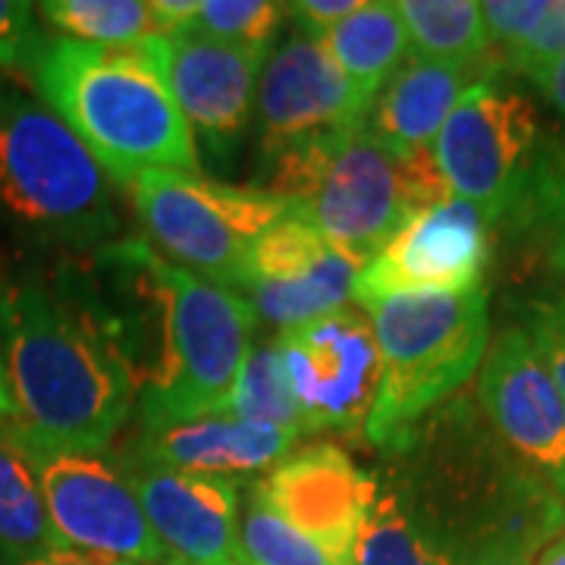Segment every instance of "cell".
I'll list each match as a JSON object with an SVG mask.
<instances>
[{"mask_svg": "<svg viewBox=\"0 0 565 565\" xmlns=\"http://www.w3.org/2000/svg\"><path fill=\"white\" fill-rule=\"evenodd\" d=\"M352 565H459L446 544L399 500L396 490H377L367 509Z\"/></svg>", "mask_w": 565, "mask_h": 565, "instance_id": "obj_24", "label": "cell"}, {"mask_svg": "<svg viewBox=\"0 0 565 565\" xmlns=\"http://www.w3.org/2000/svg\"><path fill=\"white\" fill-rule=\"evenodd\" d=\"M61 537L51 525L39 475L10 434H0V556L25 565L57 550Z\"/></svg>", "mask_w": 565, "mask_h": 565, "instance_id": "obj_20", "label": "cell"}, {"mask_svg": "<svg viewBox=\"0 0 565 565\" xmlns=\"http://www.w3.org/2000/svg\"><path fill=\"white\" fill-rule=\"evenodd\" d=\"M534 233L546 264L565 274V163H544L515 214Z\"/></svg>", "mask_w": 565, "mask_h": 565, "instance_id": "obj_30", "label": "cell"}, {"mask_svg": "<svg viewBox=\"0 0 565 565\" xmlns=\"http://www.w3.org/2000/svg\"><path fill=\"white\" fill-rule=\"evenodd\" d=\"M25 565H145L132 559H117V556H102V553H82V550H66L57 546L51 553H44L39 559H29Z\"/></svg>", "mask_w": 565, "mask_h": 565, "instance_id": "obj_36", "label": "cell"}, {"mask_svg": "<svg viewBox=\"0 0 565 565\" xmlns=\"http://www.w3.org/2000/svg\"><path fill=\"white\" fill-rule=\"evenodd\" d=\"M333 252L321 233L299 214L274 223L252 243L248 252V282L299 280L311 274ZM245 292V289H243Z\"/></svg>", "mask_w": 565, "mask_h": 565, "instance_id": "obj_28", "label": "cell"}, {"mask_svg": "<svg viewBox=\"0 0 565 565\" xmlns=\"http://www.w3.org/2000/svg\"><path fill=\"white\" fill-rule=\"evenodd\" d=\"M262 170L270 195L296 204L302 221L362 267L408 217L452 199L430 148L399 151L364 122L289 148Z\"/></svg>", "mask_w": 565, "mask_h": 565, "instance_id": "obj_2", "label": "cell"}, {"mask_svg": "<svg viewBox=\"0 0 565 565\" xmlns=\"http://www.w3.org/2000/svg\"><path fill=\"white\" fill-rule=\"evenodd\" d=\"M305 427L364 430L381 386V349L362 308H340L318 321L280 330L274 343Z\"/></svg>", "mask_w": 565, "mask_h": 565, "instance_id": "obj_10", "label": "cell"}, {"mask_svg": "<svg viewBox=\"0 0 565 565\" xmlns=\"http://www.w3.org/2000/svg\"><path fill=\"white\" fill-rule=\"evenodd\" d=\"M550 537L537 534H493L465 553L459 565H534V556Z\"/></svg>", "mask_w": 565, "mask_h": 565, "instance_id": "obj_33", "label": "cell"}, {"mask_svg": "<svg viewBox=\"0 0 565 565\" xmlns=\"http://www.w3.org/2000/svg\"><path fill=\"white\" fill-rule=\"evenodd\" d=\"M139 54L207 154L221 163L230 161L255 117L262 54L207 39L202 32L151 35L139 44Z\"/></svg>", "mask_w": 565, "mask_h": 565, "instance_id": "obj_11", "label": "cell"}, {"mask_svg": "<svg viewBox=\"0 0 565 565\" xmlns=\"http://www.w3.org/2000/svg\"><path fill=\"white\" fill-rule=\"evenodd\" d=\"M534 565H565V527L541 546V553L534 556Z\"/></svg>", "mask_w": 565, "mask_h": 565, "instance_id": "obj_37", "label": "cell"}, {"mask_svg": "<svg viewBox=\"0 0 565 565\" xmlns=\"http://www.w3.org/2000/svg\"><path fill=\"white\" fill-rule=\"evenodd\" d=\"M3 292V286H0ZM13 430V399H10V390H7V374H3V352H0V434H10Z\"/></svg>", "mask_w": 565, "mask_h": 565, "instance_id": "obj_38", "label": "cell"}, {"mask_svg": "<svg viewBox=\"0 0 565 565\" xmlns=\"http://www.w3.org/2000/svg\"><path fill=\"white\" fill-rule=\"evenodd\" d=\"M289 20L286 3L264 0H204L189 32H202L207 39L243 47L267 57L280 41L282 22Z\"/></svg>", "mask_w": 565, "mask_h": 565, "instance_id": "obj_29", "label": "cell"}, {"mask_svg": "<svg viewBox=\"0 0 565 565\" xmlns=\"http://www.w3.org/2000/svg\"><path fill=\"white\" fill-rule=\"evenodd\" d=\"M362 264H355L345 252L333 248L311 274L299 280L282 282H248L245 302L255 308L264 321L277 323L280 330L299 323L318 321L323 315H333L352 299V282Z\"/></svg>", "mask_w": 565, "mask_h": 565, "instance_id": "obj_22", "label": "cell"}, {"mask_svg": "<svg viewBox=\"0 0 565 565\" xmlns=\"http://www.w3.org/2000/svg\"><path fill=\"white\" fill-rule=\"evenodd\" d=\"M321 41L364 110L374 107L381 88L393 79L412 47L399 7L390 0H362V7L323 32Z\"/></svg>", "mask_w": 565, "mask_h": 565, "instance_id": "obj_19", "label": "cell"}, {"mask_svg": "<svg viewBox=\"0 0 565 565\" xmlns=\"http://www.w3.org/2000/svg\"><path fill=\"white\" fill-rule=\"evenodd\" d=\"M39 17L66 41L95 47H136L158 35L151 7L141 0H44Z\"/></svg>", "mask_w": 565, "mask_h": 565, "instance_id": "obj_25", "label": "cell"}, {"mask_svg": "<svg viewBox=\"0 0 565 565\" xmlns=\"http://www.w3.org/2000/svg\"><path fill=\"white\" fill-rule=\"evenodd\" d=\"M481 13L512 73L527 76L565 57V0H487Z\"/></svg>", "mask_w": 565, "mask_h": 565, "instance_id": "obj_23", "label": "cell"}, {"mask_svg": "<svg viewBox=\"0 0 565 565\" xmlns=\"http://www.w3.org/2000/svg\"><path fill=\"white\" fill-rule=\"evenodd\" d=\"M408 32V44L418 57L440 63H462V66H487L497 70L500 63L490 61L493 41L487 32L481 3L475 0H403L396 3Z\"/></svg>", "mask_w": 565, "mask_h": 565, "instance_id": "obj_21", "label": "cell"}, {"mask_svg": "<svg viewBox=\"0 0 565 565\" xmlns=\"http://www.w3.org/2000/svg\"><path fill=\"white\" fill-rule=\"evenodd\" d=\"M490 223L478 207L446 199L418 211L352 282L359 308L390 296H452L484 286Z\"/></svg>", "mask_w": 565, "mask_h": 565, "instance_id": "obj_12", "label": "cell"}, {"mask_svg": "<svg viewBox=\"0 0 565 565\" xmlns=\"http://www.w3.org/2000/svg\"><path fill=\"white\" fill-rule=\"evenodd\" d=\"M258 487L289 525L343 565H352L359 527L381 490L374 475L362 471L333 444L305 446L286 456Z\"/></svg>", "mask_w": 565, "mask_h": 565, "instance_id": "obj_16", "label": "cell"}, {"mask_svg": "<svg viewBox=\"0 0 565 565\" xmlns=\"http://www.w3.org/2000/svg\"><path fill=\"white\" fill-rule=\"evenodd\" d=\"M452 199L481 211L490 226L525 204L541 170V117L525 92L475 82L430 145Z\"/></svg>", "mask_w": 565, "mask_h": 565, "instance_id": "obj_8", "label": "cell"}, {"mask_svg": "<svg viewBox=\"0 0 565 565\" xmlns=\"http://www.w3.org/2000/svg\"><path fill=\"white\" fill-rule=\"evenodd\" d=\"M39 95L117 182L148 170L199 173V148L180 107L136 47L47 41L32 73Z\"/></svg>", "mask_w": 565, "mask_h": 565, "instance_id": "obj_3", "label": "cell"}, {"mask_svg": "<svg viewBox=\"0 0 565 565\" xmlns=\"http://www.w3.org/2000/svg\"><path fill=\"white\" fill-rule=\"evenodd\" d=\"M239 546L248 565H343L321 544L305 537L267 503L258 484L248 487L239 515Z\"/></svg>", "mask_w": 565, "mask_h": 565, "instance_id": "obj_27", "label": "cell"}, {"mask_svg": "<svg viewBox=\"0 0 565 565\" xmlns=\"http://www.w3.org/2000/svg\"><path fill=\"white\" fill-rule=\"evenodd\" d=\"M359 7H362V0H302V3H286V13L299 25V32L321 39L323 32L340 25Z\"/></svg>", "mask_w": 565, "mask_h": 565, "instance_id": "obj_34", "label": "cell"}, {"mask_svg": "<svg viewBox=\"0 0 565 565\" xmlns=\"http://www.w3.org/2000/svg\"><path fill=\"white\" fill-rule=\"evenodd\" d=\"M47 39L39 29V13L32 3L0 0V70L32 82Z\"/></svg>", "mask_w": 565, "mask_h": 565, "instance_id": "obj_31", "label": "cell"}, {"mask_svg": "<svg viewBox=\"0 0 565 565\" xmlns=\"http://www.w3.org/2000/svg\"><path fill=\"white\" fill-rule=\"evenodd\" d=\"M490 76L493 70L487 66L440 63L412 54L381 88L364 126L399 151L430 148L459 98L475 82Z\"/></svg>", "mask_w": 565, "mask_h": 565, "instance_id": "obj_18", "label": "cell"}, {"mask_svg": "<svg viewBox=\"0 0 565 565\" xmlns=\"http://www.w3.org/2000/svg\"><path fill=\"white\" fill-rule=\"evenodd\" d=\"M525 79L544 95L546 104L565 120V57L546 63V66L534 70V73H527Z\"/></svg>", "mask_w": 565, "mask_h": 565, "instance_id": "obj_35", "label": "cell"}, {"mask_svg": "<svg viewBox=\"0 0 565 565\" xmlns=\"http://www.w3.org/2000/svg\"><path fill=\"white\" fill-rule=\"evenodd\" d=\"M0 211L41 243H117V185L66 122L17 92H0Z\"/></svg>", "mask_w": 565, "mask_h": 565, "instance_id": "obj_4", "label": "cell"}, {"mask_svg": "<svg viewBox=\"0 0 565 565\" xmlns=\"http://www.w3.org/2000/svg\"><path fill=\"white\" fill-rule=\"evenodd\" d=\"M167 565H173V563H167Z\"/></svg>", "mask_w": 565, "mask_h": 565, "instance_id": "obj_39", "label": "cell"}, {"mask_svg": "<svg viewBox=\"0 0 565 565\" xmlns=\"http://www.w3.org/2000/svg\"><path fill=\"white\" fill-rule=\"evenodd\" d=\"M364 308L381 349V386L364 437L396 449L430 408L462 390L484 362L490 345L487 289L390 296Z\"/></svg>", "mask_w": 565, "mask_h": 565, "instance_id": "obj_5", "label": "cell"}, {"mask_svg": "<svg viewBox=\"0 0 565 565\" xmlns=\"http://www.w3.org/2000/svg\"><path fill=\"white\" fill-rule=\"evenodd\" d=\"M145 519L173 565H248L239 546V481L120 459Z\"/></svg>", "mask_w": 565, "mask_h": 565, "instance_id": "obj_15", "label": "cell"}, {"mask_svg": "<svg viewBox=\"0 0 565 565\" xmlns=\"http://www.w3.org/2000/svg\"><path fill=\"white\" fill-rule=\"evenodd\" d=\"M478 403L505 452L565 503V399L522 327H503L487 345Z\"/></svg>", "mask_w": 565, "mask_h": 565, "instance_id": "obj_13", "label": "cell"}, {"mask_svg": "<svg viewBox=\"0 0 565 565\" xmlns=\"http://www.w3.org/2000/svg\"><path fill=\"white\" fill-rule=\"evenodd\" d=\"M262 163L308 141L355 129L367 110L318 35H282L264 57L255 95Z\"/></svg>", "mask_w": 565, "mask_h": 565, "instance_id": "obj_14", "label": "cell"}, {"mask_svg": "<svg viewBox=\"0 0 565 565\" xmlns=\"http://www.w3.org/2000/svg\"><path fill=\"white\" fill-rule=\"evenodd\" d=\"M126 192L151 248L158 245L189 274L230 292L248 286L252 243L274 223L299 214L296 204L267 189H239L173 170L139 173L126 182Z\"/></svg>", "mask_w": 565, "mask_h": 565, "instance_id": "obj_6", "label": "cell"}, {"mask_svg": "<svg viewBox=\"0 0 565 565\" xmlns=\"http://www.w3.org/2000/svg\"><path fill=\"white\" fill-rule=\"evenodd\" d=\"M522 330L565 399V292L527 305Z\"/></svg>", "mask_w": 565, "mask_h": 565, "instance_id": "obj_32", "label": "cell"}, {"mask_svg": "<svg viewBox=\"0 0 565 565\" xmlns=\"http://www.w3.org/2000/svg\"><path fill=\"white\" fill-rule=\"evenodd\" d=\"M296 440L299 434L274 427V424L207 415V418H192V422L141 427L139 440L129 444L122 459L177 468V471H195V475L239 478V475H258L280 465Z\"/></svg>", "mask_w": 565, "mask_h": 565, "instance_id": "obj_17", "label": "cell"}, {"mask_svg": "<svg viewBox=\"0 0 565 565\" xmlns=\"http://www.w3.org/2000/svg\"><path fill=\"white\" fill-rule=\"evenodd\" d=\"M223 415L239 418V422L274 424L299 437L308 434L302 408L289 390L286 371L274 345H252Z\"/></svg>", "mask_w": 565, "mask_h": 565, "instance_id": "obj_26", "label": "cell"}, {"mask_svg": "<svg viewBox=\"0 0 565 565\" xmlns=\"http://www.w3.org/2000/svg\"><path fill=\"white\" fill-rule=\"evenodd\" d=\"M167 362L154 390L139 396V424L223 415L255 337V308L243 296L167 262Z\"/></svg>", "mask_w": 565, "mask_h": 565, "instance_id": "obj_7", "label": "cell"}, {"mask_svg": "<svg viewBox=\"0 0 565 565\" xmlns=\"http://www.w3.org/2000/svg\"><path fill=\"white\" fill-rule=\"evenodd\" d=\"M20 449L39 475L51 525L66 550L167 565V553L145 519L120 459H107L104 452Z\"/></svg>", "mask_w": 565, "mask_h": 565, "instance_id": "obj_9", "label": "cell"}, {"mask_svg": "<svg viewBox=\"0 0 565 565\" xmlns=\"http://www.w3.org/2000/svg\"><path fill=\"white\" fill-rule=\"evenodd\" d=\"M10 437L47 452H107L136 408V384L76 302L39 277L0 292Z\"/></svg>", "mask_w": 565, "mask_h": 565, "instance_id": "obj_1", "label": "cell"}]
</instances>
